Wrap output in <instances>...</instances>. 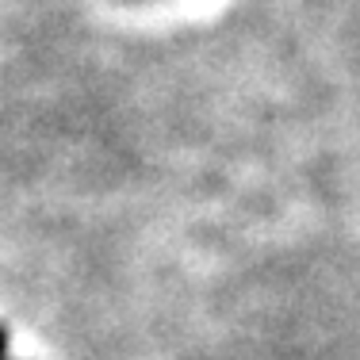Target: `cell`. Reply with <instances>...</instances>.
Here are the masks:
<instances>
[{"mask_svg": "<svg viewBox=\"0 0 360 360\" xmlns=\"http://www.w3.org/2000/svg\"><path fill=\"white\" fill-rule=\"evenodd\" d=\"M0 353H4V338H0Z\"/></svg>", "mask_w": 360, "mask_h": 360, "instance_id": "6da1fadb", "label": "cell"}]
</instances>
